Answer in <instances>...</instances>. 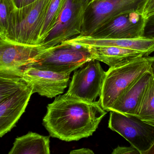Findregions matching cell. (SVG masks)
<instances>
[{
    "label": "cell",
    "mask_w": 154,
    "mask_h": 154,
    "mask_svg": "<svg viewBox=\"0 0 154 154\" xmlns=\"http://www.w3.org/2000/svg\"><path fill=\"white\" fill-rule=\"evenodd\" d=\"M63 42L84 47L115 46L127 48L141 52L144 57L149 56L154 52V39L145 37L136 39H100L78 35Z\"/></svg>",
    "instance_id": "4fadbf2b"
},
{
    "label": "cell",
    "mask_w": 154,
    "mask_h": 154,
    "mask_svg": "<svg viewBox=\"0 0 154 154\" xmlns=\"http://www.w3.org/2000/svg\"><path fill=\"white\" fill-rule=\"evenodd\" d=\"M36 0H24V3H23V6L24 5H28L32 3L33 2L36 1Z\"/></svg>",
    "instance_id": "f546056e"
},
{
    "label": "cell",
    "mask_w": 154,
    "mask_h": 154,
    "mask_svg": "<svg viewBox=\"0 0 154 154\" xmlns=\"http://www.w3.org/2000/svg\"><path fill=\"white\" fill-rule=\"evenodd\" d=\"M92 59L104 62L110 67L118 66L137 58L144 57L141 52L115 46L86 47Z\"/></svg>",
    "instance_id": "9a60e30c"
},
{
    "label": "cell",
    "mask_w": 154,
    "mask_h": 154,
    "mask_svg": "<svg viewBox=\"0 0 154 154\" xmlns=\"http://www.w3.org/2000/svg\"><path fill=\"white\" fill-rule=\"evenodd\" d=\"M154 13V0H147L143 10V14L146 17Z\"/></svg>",
    "instance_id": "7402d4cb"
},
{
    "label": "cell",
    "mask_w": 154,
    "mask_h": 154,
    "mask_svg": "<svg viewBox=\"0 0 154 154\" xmlns=\"http://www.w3.org/2000/svg\"><path fill=\"white\" fill-rule=\"evenodd\" d=\"M66 0H50L39 37L38 44L41 45L51 30L53 28Z\"/></svg>",
    "instance_id": "d6986e66"
},
{
    "label": "cell",
    "mask_w": 154,
    "mask_h": 154,
    "mask_svg": "<svg viewBox=\"0 0 154 154\" xmlns=\"http://www.w3.org/2000/svg\"><path fill=\"white\" fill-rule=\"evenodd\" d=\"M108 127L122 136L141 154H145L154 143V127L136 116L110 111Z\"/></svg>",
    "instance_id": "8992f818"
},
{
    "label": "cell",
    "mask_w": 154,
    "mask_h": 154,
    "mask_svg": "<svg viewBox=\"0 0 154 154\" xmlns=\"http://www.w3.org/2000/svg\"><path fill=\"white\" fill-rule=\"evenodd\" d=\"M151 70L146 57L132 60L118 66L110 67L106 72L100 101L105 110L109 111L125 91L143 74Z\"/></svg>",
    "instance_id": "3957f363"
},
{
    "label": "cell",
    "mask_w": 154,
    "mask_h": 154,
    "mask_svg": "<svg viewBox=\"0 0 154 154\" xmlns=\"http://www.w3.org/2000/svg\"><path fill=\"white\" fill-rule=\"evenodd\" d=\"M135 116L154 127V77L146 86L140 99Z\"/></svg>",
    "instance_id": "ac0fdd59"
},
{
    "label": "cell",
    "mask_w": 154,
    "mask_h": 154,
    "mask_svg": "<svg viewBox=\"0 0 154 154\" xmlns=\"http://www.w3.org/2000/svg\"><path fill=\"white\" fill-rule=\"evenodd\" d=\"M112 154H141L134 147L131 146L129 147L119 146L114 149Z\"/></svg>",
    "instance_id": "44dd1931"
},
{
    "label": "cell",
    "mask_w": 154,
    "mask_h": 154,
    "mask_svg": "<svg viewBox=\"0 0 154 154\" xmlns=\"http://www.w3.org/2000/svg\"><path fill=\"white\" fill-rule=\"evenodd\" d=\"M84 12L80 0H66L55 25L41 45L48 49L79 35Z\"/></svg>",
    "instance_id": "ba28073f"
},
{
    "label": "cell",
    "mask_w": 154,
    "mask_h": 154,
    "mask_svg": "<svg viewBox=\"0 0 154 154\" xmlns=\"http://www.w3.org/2000/svg\"><path fill=\"white\" fill-rule=\"evenodd\" d=\"M147 0H101L91 3L83 14L81 33L89 36L99 27L114 17L131 11L143 13Z\"/></svg>",
    "instance_id": "5b68a950"
},
{
    "label": "cell",
    "mask_w": 154,
    "mask_h": 154,
    "mask_svg": "<svg viewBox=\"0 0 154 154\" xmlns=\"http://www.w3.org/2000/svg\"><path fill=\"white\" fill-rule=\"evenodd\" d=\"M101 1V0H91V2L90 3H91L93 2H97V1Z\"/></svg>",
    "instance_id": "4dcf8cb0"
},
{
    "label": "cell",
    "mask_w": 154,
    "mask_h": 154,
    "mask_svg": "<svg viewBox=\"0 0 154 154\" xmlns=\"http://www.w3.org/2000/svg\"><path fill=\"white\" fill-rule=\"evenodd\" d=\"M46 49L41 45L18 44L0 39V69H23Z\"/></svg>",
    "instance_id": "8fae6325"
},
{
    "label": "cell",
    "mask_w": 154,
    "mask_h": 154,
    "mask_svg": "<svg viewBox=\"0 0 154 154\" xmlns=\"http://www.w3.org/2000/svg\"><path fill=\"white\" fill-rule=\"evenodd\" d=\"M146 24V17L142 13L131 11L109 20L89 36L100 39H140L144 37Z\"/></svg>",
    "instance_id": "9c48e42d"
},
{
    "label": "cell",
    "mask_w": 154,
    "mask_h": 154,
    "mask_svg": "<svg viewBox=\"0 0 154 154\" xmlns=\"http://www.w3.org/2000/svg\"><path fill=\"white\" fill-rule=\"evenodd\" d=\"M23 69H0V103L31 85L23 77Z\"/></svg>",
    "instance_id": "e0dca14e"
},
{
    "label": "cell",
    "mask_w": 154,
    "mask_h": 154,
    "mask_svg": "<svg viewBox=\"0 0 154 154\" xmlns=\"http://www.w3.org/2000/svg\"><path fill=\"white\" fill-rule=\"evenodd\" d=\"M15 7L14 0H0V39H6L9 18Z\"/></svg>",
    "instance_id": "ffe728a7"
},
{
    "label": "cell",
    "mask_w": 154,
    "mask_h": 154,
    "mask_svg": "<svg viewBox=\"0 0 154 154\" xmlns=\"http://www.w3.org/2000/svg\"><path fill=\"white\" fill-rule=\"evenodd\" d=\"M151 70L143 74L134 81L114 103L109 111L135 115L140 99L152 77Z\"/></svg>",
    "instance_id": "5bb4252c"
},
{
    "label": "cell",
    "mask_w": 154,
    "mask_h": 154,
    "mask_svg": "<svg viewBox=\"0 0 154 154\" xmlns=\"http://www.w3.org/2000/svg\"><path fill=\"white\" fill-rule=\"evenodd\" d=\"M146 58L150 63L151 71H152V74L154 77V55L152 57H150L149 56H147V57H146Z\"/></svg>",
    "instance_id": "d4e9b609"
},
{
    "label": "cell",
    "mask_w": 154,
    "mask_h": 154,
    "mask_svg": "<svg viewBox=\"0 0 154 154\" xmlns=\"http://www.w3.org/2000/svg\"><path fill=\"white\" fill-rule=\"evenodd\" d=\"M106 114L100 100L87 102L66 93L48 105L42 124L50 136L77 141L92 136Z\"/></svg>",
    "instance_id": "6da1fadb"
},
{
    "label": "cell",
    "mask_w": 154,
    "mask_h": 154,
    "mask_svg": "<svg viewBox=\"0 0 154 154\" xmlns=\"http://www.w3.org/2000/svg\"><path fill=\"white\" fill-rule=\"evenodd\" d=\"M154 154V143L153 144L152 146V147L149 149L148 151H147L145 154Z\"/></svg>",
    "instance_id": "f1b7e54d"
},
{
    "label": "cell",
    "mask_w": 154,
    "mask_h": 154,
    "mask_svg": "<svg viewBox=\"0 0 154 154\" xmlns=\"http://www.w3.org/2000/svg\"><path fill=\"white\" fill-rule=\"evenodd\" d=\"M70 154H94L92 150L88 148H82L78 150H73L70 152Z\"/></svg>",
    "instance_id": "cb8c5ba5"
},
{
    "label": "cell",
    "mask_w": 154,
    "mask_h": 154,
    "mask_svg": "<svg viewBox=\"0 0 154 154\" xmlns=\"http://www.w3.org/2000/svg\"><path fill=\"white\" fill-rule=\"evenodd\" d=\"M80 1L82 4V6L84 8V11H85V9L87 8V7L90 3L91 0H80Z\"/></svg>",
    "instance_id": "83f0119b"
},
{
    "label": "cell",
    "mask_w": 154,
    "mask_h": 154,
    "mask_svg": "<svg viewBox=\"0 0 154 154\" xmlns=\"http://www.w3.org/2000/svg\"><path fill=\"white\" fill-rule=\"evenodd\" d=\"M24 0H14L15 6L17 8L22 7L24 3Z\"/></svg>",
    "instance_id": "4316f807"
},
{
    "label": "cell",
    "mask_w": 154,
    "mask_h": 154,
    "mask_svg": "<svg viewBox=\"0 0 154 154\" xmlns=\"http://www.w3.org/2000/svg\"><path fill=\"white\" fill-rule=\"evenodd\" d=\"M32 91L31 84L0 103V137L13 128L25 112Z\"/></svg>",
    "instance_id": "7c38bea8"
},
{
    "label": "cell",
    "mask_w": 154,
    "mask_h": 154,
    "mask_svg": "<svg viewBox=\"0 0 154 154\" xmlns=\"http://www.w3.org/2000/svg\"><path fill=\"white\" fill-rule=\"evenodd\" d=\"M144 37L154 39V24H146Z\"/></svg>",
    "instance_id": "603a6c76"
},
{
    "label": "cell",
    "mask_w": 154,
    "mask_h": 154,
    "mask_svg": "<svg viewBox=\"0 0 154 154\" xmlns=\"http://www.w3.org/2000/svg\"><path fill=\"white\" fill-rule=\"evenodd\" d=\"M50 0H36L15 7L9 18L5 40L24 45H39L41 30Z\"/></svg>",
    "instance_id": "7a4b0ae2"
},
{
    "label": "cell",
    "mask_w": 154,
    "mask_h": 154,
    "mask_svg": "<svg viewBox=\"0 0 154 154\" xmlns=\"http://www.w3.org/2000/svg\"><path fill=\"white\" fill-rule=\"evenodd\" d=\"M91 59L88 48L63 42L46 49L27 67L70 75Z\"/></svg>",
    "instance_id": "277c9868"
},
{
    "label": "cell",
    "mask_w": 154,
    "mask_h": 154,
    "mask_svg": "<svg viewBox=\"0 0 154 154\" xmlns=\"http://www.w3.org/2000/svg\"><path fill=\"white\" fill-rule=\"evenodd\" d=\"M23 77L33 86V93L49 98L63 94L67 87L69 74L58 73L33 67L23 69Z\"/></svg>",
    "instance_id": "30bf717a"
},
{
    "label": "cell",
    "mask_w": 154,
    "mask_h": 154,
    "mask_svg": "<svg viewBox=\"0 0 154 154\" xmlns=\"http://www.w3.org/2000/svg\"><path fill=\"white\" fill-rule=\"evenodd\" d=\"M106 72L94 59L76 70L66 94L87 102L96 101L102 92Z\"/></svg>",
    "instance_id": "52a82bcc"
},
{
    "label": "cell",
    "mask_w": 154,
    "mask_h": 154,
    "mask_svg": "<svg viewBox=\"0 0 154 154\" xmlns=\"http://www.w3.org/2000/svg\"><path fill=\"white\" fill-rule=\"evenodd\" d=\"M146 24H154V13L146 17Z\"/></svg>",
    "instance_id": "484cf974"
},
{
    "label": "cell",
    "mask_w": 154,
    "mask_h": 154,
    "mask_svg": "<svg viewBox=\"0 0 154 154\" xmlns=\"http://www.w3.org/2000/svg\"><path fill=\"white\" fill-rule=\"evenodd\" d=\"M9 154H50V137L29 132L15 139Z\"/></svg>",
    "instance_id": "2e32d148"
}]
</instances>
